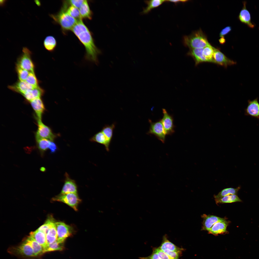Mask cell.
Returning a JSON list of instances; mask_svg holds the SVG:
<instances>
[{
  "label": "cell",
  "mask_w": 259,
  "mask_h": 259,
  "mask_svg": "<svg viewBox=\"0 0 259 259\" xmlns=\"http://www.w3.org/2000/svg\"><path fill=\"white\" fill-rule=\"evenodd\" d=\"M84 46L86 50L85 59L94 62H97V56L100 51L96 46L92 34L83 22H77L71 30Z\"/></svg>",
  "instance_id": "obj_1"
},
{
  "label": "cell",
  "mask_w": 259,
  "mask_h": 259,
  "mask_svg": "<svg viewBox=\"0 0 259 259\" xmlns=\"http://www.w3.org/2000/svg\"><path fill=\"white\" fill-rule=\"evenodd\" d=\"M66 8L62 6L57 13L49 15L50 17L53 19L54 22L60 25L64 34L71 30L77 21L67 13Z\"/></svg>",
  "instance_id": "obj_2"
},
{
  "label": "cell",
  "mask_w": 259,
  "mask_h": 259,
  "mask_svg": "<svg viewBox=\"0 0 259 259\" xmlns=\"http://www.w3.org/2000/svg\"><path fill=\"white\" fill-rule=\"evenodd\" d=\"M183 42L185 46L190 49L204 48L211 45L205 35L200 30L195 31L190 35L184 36Z\"/></svg>",
  "instance_id": "obj_3"
},
{
  "label": "cell",
  "mask_w": 259,
  "mask_h": 259,
  "mask_svg": "<svg viewBox=\"0 0 259 259\" xmlns=\"http://www.w3.org/2000/svg\"><path fill=\"white\" fill-rule=\"evenodd\" d=\"M22 52L18 58L17 66L29 72H34V65L31 58L32 53L27 47H23Z\"/></svg>",
  "instance_id": "obj_4"
},
{
  "label": "cell",
  "mask_w": 259,
  "mask_h": 259,
  "mask_svg": "<svg viewBox=\"0 0 259 259\" xmlns=\"http://www.w3.org/2000/svg\"><path fill=\"white\" fill-rule=\"evenodd\" d=\"M53 200L64 203L76 211L77 210L78 205L81 202L77 194L74 193H60L53 198Z\"/></svg>",
  "instance_id": "obj_5"
},
{
  "label": "cell",
  "mask_w": 259,
  "mask_h": 259,
  "mask_svg": "<svg viewBox=\"0 0 259 259\" xmlns=\"http://www.w3.org/2000/svg\"><path fill=\"white\" fill-rule=\"evenodd\" d=\"M149 122L150 124V128L147 134L155 135L159 140L164 143L166 134L161 120L155 122H153L151 120L149 119Z\"/></svg>",
  "instance_id": "obj_6"
},
{
  "label": "cell",
  "mask_w": 259,
  "mask_h": 259,
  "mask_svg": "<svg viewBox=\"0 0 259 259\" xmlns=\"http://www.w3.org/2000/svg\"><path fill=\"white\" fill-rule=\"evenodd\" d=\"M55 225L57 233V241L63 243L65 239L71 235L73 229L71 226L64 223L56 222Z\"/></svg>",
  "instance_id": "obj_7"
},
{
  "label": "cell",
  "mask_w": 259,
  "mask_h": 259,
  "mask_svg": "<svg viewBox=\"0 0 259 259\" xmlns=\"http://www.w3.org/2000/svg\"><path fill=\"white\" fill-rule=\"evenodd\" d=\"M38 129L36 133V139L43 138L52 141L56 137L48 127L44 124L41 120L37 119Z\"/></svg>",
  "instance_id": "obj_8"
},
{
  "label": "cell",
  "mask_w": 259,
  "mask_h": 259,
  "mask_svg": "<svg viewBox=\"0 0 259 259\" xmlns=\"http://www.w3.org/2000/svg\"><path fill=\"white\" fill-rule=\"evenodd\" d=\"M163 117L161 120L166 135H171L174 133L175 126L172 116L169 114L166 110L162 109Z\"/></svg>",
  "instance_id": "obj_9"
},
{
  "label": "cell",
  "mask_w": 259,
  "mask_h": 259,
  "mask_svg": "<svg viewBox=\"0 0 259 259\" xmlns=\"http://www.w3.org/2000/svg\"><path fill=\"white\" fill-rule=\"evenodd\" d=\"M213 56L215 64L227 67L236 64V62L230 59L218 49L214 48Z\"/></svg>",
  "instance_id": "obj_10"
},
{
  "label": "cell",
  "mask_w": 259,
  "mask_h": 259,
  "mask_svg": "<svg viewBox=\"0 0 259 259\" xmlns=\"http://www.w3.org/2000/svg\"><path fill=\"white\" fill-rule=\"evenodd\" d=\"M242 3L243 6L239 13L238 18L242 23L251 28H253L255 27V24L251 21L250 14L246 8L247 2L244 1Z\"/></svg>",
  "instance_id": "obj_11"
},
{
  "label": "cell",
  "mask_w": 259,
  "mask_h": 259,
  "mask_svg": "<svg viewBox=\"0 0 259 259\" xmlns=\"http://www.w3.org/2000/svg\"><path fill=\"white\" fill-rule=\"evenodd\" d=\"M245 114L259 120V103L257 98L248 101V105L245 110Z\"/></svg>",
  "instance_id": "obj_12"
},
{
  "label": "cell",
  "mask_w": 259,
  "mask_h": 259,
  "mask_svg": "<svg viewBox=\"0 0 259 259\" xmlns=\"http://www.w3.org/2000/svg\"><path fill=\"white\" fill-rule=\"evenodd\" d=\"M229 223V221L223 218L214 224L208 231V233L215 235L227 233V228Z\"/></svg>",
  "instance_id": "obj_13"
},
{
  "label": "cell",
  "mask_w": 259,
  "mask_h": 259,
  "mask_svg": "<svg viewBox=\"0 0 259 259\" xmlns=\"http://www.w3.org/2000/svg\"><path fill=\"white\" fill-rule=\"evenodd\" d=\"M203 219L201 230L208 231L216 223L223 218L215 216L203 214L201 215Z\"/></svg>",
  "instance_id": "obj_14"
},
{
  "label": "cell",
  "mask_w": 259,
  "mask_h": 259,
  "mask_svg": "<svg viewBox=\"0 0 259 259\" xmlns=\"http://www.w3.org/2000/svg\"><path fill=\"white\" fill-rule=\"evenodd\" d=\"M8 88L14 91L22 94L28 90L33 89L34 87L25 81L19 80L12 85L9 86Z\"/></svg>",
  "instance_id": "obj_15"
},
{
  "label": "cell",
  "mask_w": 259,
  "mask_h": 259,
  "mask_svg": "<svg viewBox=\"0 0 259 259\" xmlns=\"http://www.w3.org/2000/svg\"><path fill=\"white\" fill-rule=\"evenodd\" d=\"M65 178L64 183L61 194H77V186L75 181L70 178L66 173L65 174Z\"/></svg>",
  "instance_id": "obj_16"
},
{
  "label": "cell",
  "mask_w": 259,
  "mask_h": 259,
  "mask_svg": "<svg viewBox=\"0 0 259 259\" xmlns=\"http://www.w3.org/2000/svg\"><path fill=\"white\" fill-rule=\"evenodd\" d=\"M203 48L190 49L187 53L188 55L193 58L196 65L202 63L208 62L203 54Z\"/></svg>",
  "instance_id": "obj_17"
},
{
  "label": "cell",
  "mask_w": 259,
  "mask_h": 259,
  "mask_svg": "<svg viewBox=\"0 0 259 259\" xmlns=\"http://www.w3.org/2000/svg\"><path fill=\"white\" fill-rule=\"evenodd\" d=\"M162 250H167L170 251L182 253L184 250L182 248L178 247L170 241L168 238L167 236L165 234L163 236L161 245L158 247Z\"/></svg>",
  "instance_id": "obj_18"
},
{
  "label": "cell",
  "mask_w": 259,
  "mask_h": 259,
  "mask_svg": "<svg viewBox=\"0 0 259 259\" xmlns=\"http://www.w3.org/2000/svg\"><path fill=\"white\" fill-rule=\"evenodd\" d=\"M16 250L17 253L23 256L27 257L35 256L31 245L27 240Z\"/></svg>",
  "instance_id": "obj_19"
},
{
  "label": "cell",
  "mask_w": 259,
  "mask_h": 259,
  "mask_svg": "<svg viewBox=\"0 0 259 259\" xmlns=\"http://www.w3.org/2000/svg\"><path fill=\"white\" fill-rule=\"evenodd\" d=\"M30 102L36 115L37 119L41 120L42 116L45 109L42 100L40 98H38Z\"/></svg>",
  "instance_id": "obj_20"
},
{
  "label": "cell",
  "mask_w": 259,
  "mask_h": 259,
  "mask_svg": "<svg viewBox=\"0 0 259 259\" xmlns=\"http://www.w3.org/2000/svg\"><path fill=\"white\" fill-rule=\"evenodd\" d=\"M44 93L43 90L38 86L28 90L22 95L27 100L30 101L36 98H40Z\"/></svg>",
  "instance_id": "obj_21"
},
{
  "label": "cell",
  "mask_w": 259,
  "mask_h": 259,
  "mask_svg": "<svg viewBox=\"0 0 259 259\" xmlns=\"http://www.w3.org/2000/svg\"><path fill=\"white\" fill-rule=\"evenodd\" d=\"M90 140L91 141L96 142L104 145L107 151H109V147L110 143L101 131L94 135L91 139Z\"/></svg>",
  "instance_id": "obj_22"
},
{
  "label": "cell",
  "mask_w": 259,
  "mask_h": 259,
  "mask_svg": "<svg viewBox=\"0 0 259 259\" xmlns=\"http://www.w3.org/2000/svg\"><path fill=\"white\" fill-rule=\"evenodd\" d=\"M29 236L44 247L47 244L46 234L41 231L37 230L31 232Z\"/></svg>",
  "instance_id": "obj_23"
},
{
  "label": "cell",
  "mask_w": 259,
  "mask_h": 259,
  "mask_svg": "<svg viewBox=\"0 0 259 259\" xmlns=\"http://www.w3.org/2000/svg\"><path fill=\"white\" fill-rule=\"evenodd\" d=\"M79 11L81 18L91 20L92 18V13L90 10L88 1H84L79 8Z\"/></svg>",
  "instance_id": "obj_24"
},
{
  "label": "cell",
  "mask_w": 259,
  "mask_h": 259,
  "mask_svg": "<svg viewBox=\"0 0 259 259\" xmlns=\"http://www.w3.org/2000/svg\"><path fill=\"white\" fill-rule=\"evenodd\" d=\"M45 48L48 51L52 52L55 49L57 42L55 38L52 35H49L45 38L43 42Z\"/></svg>",
  "instance_id": "obj_25"
},
{
  "label": "cell",
  "mask_w": 259,
  "mask_h": 259,
  "mask_svg": "<svg viewBox=\"0 0 259 259\" xmlns=\"http://www.w3.org/2000/svg\"><path fill=\"white\" fill-rule=\"evenodd\" d=\"M240 188V187L236 188H226L222 190L216 195L214 196L215 201L221 198L230 195H237L238 191Z\"/></svg>",
  "instance_id": "obj_26"
},
{
  "label": "cell",
  "mask_w": 259,
  "mask_h": 259,
  "mask_svg": "<svg viewBox=\"0 0 259 259\" xmlns=\"http://www.w3.org/2000/svg\"><path fill=\"white\" fill-rule=\"evenodd\" d=\"M30 243L35 256L41 255L44 252V247L39 244L29 236L26 240Z\"/></svg>",
  "instance_id": "obj_27"
},
{
  "label": "cell",
  "mask_w": 259,
  "mask_h": 259,
  "mask_svg": "<svg viewBox=\"0 0 259 259\" xmlns=\"http://www.w3.org/2000/svg\"><path fill=\"white\" fill-rule=\"evenodd\" d=\"M215 201L217 204L230 203L242 201L236 194L230 195L226 196Z\"/></svg>",
  "instance_id": "obj_28"
},
{
  "label": "cell",
  "mask_w": 259,
  "mask_h": 259,
  "mask_svg": "<svg viewBox=\"0 0 259 259\" xmlns=\"http://www.w3.org/2000/svg\"><path fill=\"white\" fill-rule=\"evenodd\" d=\"M165 2H166V0H151L147 1L146 3L147 6L144 10L143 13H148L152 10L158 7Z\"/></svg>",
  "instance_id": "obj_29"
},
{
  "label": "cell",
  "mask_w": 259,
  "mask_h": 259,
  "mask_svg": "<svg viewBox=\"0 0 259 259\" xmlns=\"http://www.w3.org/2000/svg\"><path fill=\"white\" fill-rule=\"evenodd\" d=\"M214 47L211 45L206 46L203 48V54L208 62L215 63L213 56Z\"/></svg>",
  "instance_id": "obj_30"
},
{
  "label": "cell",
  "mask_w": 259,
  "mask_h": 259,
  "mask_svg": "<svg viewBox=\"0 0 259 259\" xmlns=\"http://www.w3.org/2000/svg\"><path fill=\"white\" fill-rule=\"evenodd\" d=\"M115 126V123H114L110 125H106L103 127L101 130L110 143L112 138L113 131Z\"/></svg>",
  "instance_id": "obj_31"
},
{
  "label": "cell",
  "mask_w": 259,
  "mask_h": 259,
  "mask_svg": "<svg viewBox=\"0 0 259 259\" xmlns=\"http://www.w3.org/2000/svg\"><path fill=\"white\" fill-rule=\"evenodd\" d=\"M63 243H60L57 240L54 242L47 244L44 247V252L56 250H62L63 249Z\"/></svg>",
  "instance_id": "obj_32"
},
{
  "label": "cell",
  "mask_w": 259,
  "mask_h": 259,
  "mask_svg": "<svg viewBox=\"0 0 259 259\" xmlns=\"http://www.w3.org/2000/svg\"><path fill=\"white\" fill-rule=\"evenodd\" d=\"M66 11L69 14L77 20L82 19L78 8L72 6H69L68 5Z\"/></svg>",
  "instance_id": "obj_33"
},
{
  "label": "cell",
  "mask_w": 259,
  "mask_h": 259,
  "mask_svg": "<svg viewBox=\"0 0 259 259\" xmlns=\"http://www.w3.org/2000/svg\"><path fill=\"white\" fill-rule=\"evenodd\" d=\"M36 140L38 147L42 152H44L48 148L51 141L43 138L36 139Z\"/></svg>",
  "instance_id": "obj_34"
},
{
  "label": "cell",
  "mask_w": 259,
  "mask_h": 259,
  "mask_svg": "<svg viewBox=\"0 0 259 259\" xmlns=\"http://www.w3.org/2000/svg\"><path fill=\"white\" fill-rule=\"evenodd\" d=\"M16 69L19 80L21 81H25L29 72L17 65Z\"/></svg>",
  "instance_id": "obj_35"
},
{
  "label": "cell",
  "mask_w": 259,
  "mask_h": 259,
  "mask_svg": "<svg viewBox=\"0 0 259 259\" xmlns=\"http://www.w3.org/2000/svg\"><path fill=\"white\" fill-rule=\"evenodd\" d=\"M25 81L34 87L38 86V81L34 72H29Z\"/></svg>",
  "instance_id": "obj_36"
},
{
  "label": "cell",
  "mask_w": 259,
  "mask_h": 259,
  "mask_svg": "<svg viewBox=\"0 0 259 259\" xmlns=\"http://www.w3.org/2000/svg\"><path fill=\"white\" fill-rule=\"evenodd\" d=\"M171 259H179L180 257L182 255V253L170 251L167 250H162Z\"/></svg>",
  "instance_id": "obj_37"
},
{
  "label": "cell",
  "mask_w": 259,
  "mask_h": 259,
  "mask_svg": "<svg viewBox=\"0 0 259 259\" xmlns=\"http://www.w3.org/2000/svg\"><path fill=\"white\" fill-rule=\"evenodd\" d=\"M84 0H72L65 1L68 5L73 6L78 8H79L84 1Z\"/></svg>",
  "instance_id": "obj_38"
},
{
  "label": "cell",
  "mask_w": 259,
  "mask_h": 259,
  "mask_svg": "<svg viewBox=\"0 0 259 259\" xmlns=\"http://www.w3.org/2000/svg\"><path fill=\"white\" fill-rule=\"evenodd\" d=\"M153 250L157 253L161 259H171L167 254L158 247L153 248Z\"/></svg>",
  "instance_id": "obj_39"
},
{
  "label": "cell",
  "mask_w": 259,
  "mask_h": 259,
  "mask_svg": "<svg viewBox=\"0 0 259 259\" xmlns=\"http://www.w3.org/2000/svg\"><path fill=\"white\" fill-rule=\"evenodd\" d=\"M140 259H161L156 252L153 251L152 253L149 256L145 257H140Z\"/></svg>",
  "instance_id": "obj_40"
},
{
  "label": "cell",
  "mask_w": 259,
  "mask_h": 259,
  "mask_svg": "<svg viewBox=\"0 0 259 259\" xmlns=\"http://www.w3.org/2000/svg\"><path fill=\"white\" fill-rule=\"evenodd\" d=\"M231 30V27L230 26L226 27L221 31L219 35L220 37H224V36L228 33Z\"/></svg>",
  "instance_id": "obj_41"
},
{
  "label": "cell",
  "mask_w": 259,
  "mask_h": 259,
  "mask_svg": "<svg viewBox=\"0 0 259 259\" xmlns=\"http://www.w3.org/2000/svg\"><path fill=\"white\" fill-rule=\"evenodd\" d=\"M48 148L51 153H54L57 150V147L56 144L54 142L51 141Z\"/></svg>",
  "instance_id": "obj_42"
},
{
  "label": "cell",
  "mask_w": 259,
  "mask_h": 259,
  "mask_svg": "<svg viewBox=\"0 0 259 259\" xmlns=\"http://www.w3.org/2000/svg\"><path fill=\"white\" fill-rule=\"evenodd\" d=\"M188 0H166V2H173L175 3H177L180 2H186Z\"/></svg>",
  "instance_id": "obj_43"
},
{
  "label": "cell",
  "mask_w": 259,
  "mask_h": 259,
  "mask_svg": "<svg viewBox=\"0 0 259 259\" xmlns=\"http://www.w3.org/2000/svg\"><path fill=\"white\" fill-rule=\"evenodd\" d=\"M225 40L224 37H221L219 39V41L220 43L221 44H223L225 42Z\"/></svg>",
  "instance_id": "obj_44"
},
{
  "label": "cell",
  "mask_w": 259,
  "mask_h": 259,
  "mask_svg": "<svg viewBox=\"0 0 259 259\" xmlns=\"http://www.w3.org/2000/svg\"><path fill=\"white\" fill-rule=\"evenodd\" d=\"M6 1V0H0V5L2 6H4L5 5Z\"/></svg>",
  "instance_id": "obj_45"
},
{
  "label": "cell",
  "mask_w": 259,
  "mask_h": 259,
  "mask_svg": "<svg viewBox=\"0 0 259 259\" xmlns=\"http://www.w3.org/2000/svg\"><path fill=\"white\" fill-rule=\"evenodd\" d=\"M35 3L38 6H40L41 5V2L39 1L36 0H35Z\"/></svg>",
  "instance_id": "obj_46"
}]
</instances>
